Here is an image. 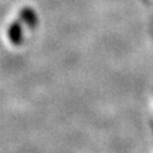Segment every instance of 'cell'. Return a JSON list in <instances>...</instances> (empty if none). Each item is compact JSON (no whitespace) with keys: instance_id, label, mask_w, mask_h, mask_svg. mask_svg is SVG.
<instances>
[{"instance_id":"cell-2","label":"cell","mask_w":153,"mask_h":153,"mask_svg":"<svg viewBox=\"0 0 153 153\" xmlns=\"http://www.w3.org/2000/svg\"><path fill=\"white\" fill-rule=\"evenodd\" d=\"M21 18H22V21L31 28H33L37 25V16L31 8H25L23 9V10L21 12Z\"/></svg>"},{"instance_id":"cell-1","label":"cell","mask_w":153,"mask_h":153,"mask_svg":"<svg viewBox=\"0 0 153 153\" xmlns=\"http://www.w3.org/2000/svg\"><path fill=\"white\" fill-rule=\"evenodd\" d=\"M8 36L9 40L13 45H21L22 40H23V32H22V27L19 22H14L13 25L9 27L8 30Z\"/></svg>"}]
</instances>
